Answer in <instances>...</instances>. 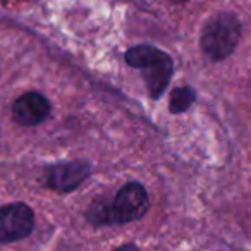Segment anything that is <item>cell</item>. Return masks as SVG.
Listing matches in <instances>:
<instances>
[{
    "instance_id": "obj_1",
    "label": "cell",
    "mask_w": 251,
    "mask_h": 251,
    "mask_svg": "<svg viewBox=\"0 0 251 251\" xmlns=\"http://www.w3.org/2000/svg\"><path fill=\"white\" fill-rule=\"evenodd\" d=\"M126 62L136 67L143 74L148 93L151 98H158L164 93L172 74V60L167 53L150 45H138L126 52Z\"/></svg>"
},
{
    "instance_id": "obj_2",
    "label": "cell",
    "mask_w": 251,
    "mask_h": 251,
    "mask_svg": "<svg viewBox=\"0 0 251 251\" xmlns=\"http://www.w3.org/2000/svg\"><path fill=\"white\" fill-rule=\"evenodd\" d=\"M241 36V25L236 16L217 14L205 25L201 33V49L212 60H224L234 52Z\"/></svg>"
},
{
    "instance_id": "obj_3",
    "label": "cell",
    "mask_w": 251,
    "mask_h": 251,
    "mask_svg": "<svg viewBox=\"0 0 251 251\" xmlns=\"http://www.w3.org/2000/svg\"><path fill=\"white\" fill-rule=\"evenodd\" d=\"M35 226V213L25 203L0 206V244L28 237Z\"/></svg>"
},
{
    "instance_id": "obj_4",
    "label": "cell",
    "mask_w": 251,
    "mask_h": 251,
    "mask_svg": "<svg viewBox=\"0 0 251 251\" xmlns=\"http://www.w3.org/2000/svg\"><path fill=\"white\" fill-rule=\"evenodd\" d=\"M147 189L138 182L126 184L115 196L114 206H110V222H133L147 213L148 210Z\"/></svg>"
},
{
    "instance_id": "obj_5",
    "label": "cell",
    "mask_w": 251,
    "mask_h": 251,
    "mask_svg": "<svg viewBox=\"0 0 251 251\" xmlns=\"http://www.w3.org/2000/svg\"><path fill=\"white\" fill-rule=\"evenodd\" d=\"M50 114V103L42 93L29 91L19 97L12 105V117L21 126H36Z\"/></svg>"
},
{
    "instance_id": "obj_6",
    "label": "cell",
    "mask_w": 251,
    "mask_h": 251,
    "mask_svg": "<svg viewBox=\"0 0 251 251\" xmlns=\"http://www.w3.org/2000/svg\"><path fill=\"white\" fill-rule=\"evenodd\" d=\"M90 176V167L84 162H67L53 165L47 176V184L60 193L76 189Z\"/></svg>"
},
{
    "instance_id": "obj_7",
    "label": "cell",
    "mask_w": 251,
    "mask_h": 251,
    "mask_svg": "<svg viewBox=\"0 0 251 251\" xmlns=\"http://www.w3.org/2000/svg\"><path fill=\"white\" fill-rule=\"evenodd\" d=\"M193 101H195V91L191 88H177L171 93V112L179 114V112L188 110Z\"/></svg>"
},
{
    "instance_id": "obj_8",
    "label": "cell",
    "mask_w": 251,
    "mask_h": 251,
    "mask_svg": "<svg viewBox=\"0 0 251 251\" xmlns=\"http://www.w3.org/2000/svg\"><path fill=\"white\" fill-rule=\"evenodd\" d=\"M115 251H140L138 250L134 244H126V246H121V248H117Z\"/></svg>"
},
{
    "instance_id": "obj_9",
    "label": "cell",
    "mask_w": 251,
    "mask_h": 251,
    "mask_svg": "<svg viewBox=\"0 0 251 251\" xmlns=\"http://www.w3.org/2000/svg\"><path fill=\"white\" fill-rule=\"evenodd\" d=\"M172 2H177L179 4V2H186V0H172Z\"/></svg>"
}]
</instances>
